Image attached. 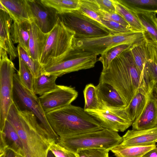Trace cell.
<instances>
[{"label": "cell", "mask_w": 157, "mask_h": 157, "mask_svg": "<svg viewBox=\"0 0 157 157\" xmlns=\"http://www.w3.org/2000/svg\"><path fill=\"white\" fill-rule=\"evenodd\" d=\"M156 11H157V10H156Z\"/></svg>", "instance_id": "cell-47"}, {"label": "cell", "mask_w": 157, "mask_h": 157, "mask_svg": "<svg viewBox=\"0 0 157 157\" xmlns=\"http://www.w3.org/2000/svg\"><path fill=\"white\" fill-rule=\"evenodd\" d=\"M46 157H56L52 151L49 149L48 150Z\"/></svg>", "instance_id": "cell-44"}, {"label": "cell", "mask_w": 157, "mask_h": 157, "mask_svg": "<svg viewBox=\"0 0 157 157\" xmlns=\"http://www.w3.org/2000/svg\"><path fill=\"white\" fill-rule=\"evenodd\" d=\"M75 33L58 18L49 33L40 63L44 67L57 64L66 59L73 50Z\"/></svg>", "instance_id": "cell-4"}, {"label": "cell", "mask_w": 157, "mask_h": 157, "mask_svg": "<svg viewBox=\"0 0 157 157\" xmlns=\"http://www.w3.org/2000/svg\"><path fill=\"white\" fill-rule=\"evenodd\" d=\"M89 110L86 111L104 128L116 132H123L132 125L125 108Z\"/></svg>", "instance_id": "cell-11"}, {"label": "cell", "mask_w": 157, "mask_h": 157, "mask_svg": "<svg viewBox=\"0 0 157 157\" xmlns=\"http://www.w3.org/2000/svg\"><path fill=\"white\" fill-rule=\"evenodd\" d=\"M59 138L58 144L75 153L80 150L92 148L111 151L122 140L117 132L107 128Z\"/></svg>", "instance_id": "cell-5"}, {"label": "cell", "mask_w": 157, "mask_h": 157, "mask_svg": "<svg viewBox=\"0 0 157 157\" xmlns=\"http://www.w3.org/2000/svg\"><path fill=\"white\" fill-rule=\"evenodd\" d=\"M78 10L82 13L96 21L104 26L101 23L100 17L98 14L84 3L82 0H80V6Z\"/></svg>", "instance_id": "cell-39"}, {"label": "cell", "mask_w": 157, "mask_h": 157, "mask_svg": "<svg viewBox=\"0 0 157 157\" xmlns=\"http://www.w3.org/2000/svg\"><path fill=\"white\" fill-rule=\"evenodd\" d=\"M17 155L13 151L8 149L0 153V157H17Z\"/></svg>", "instance_id": "cell-41"}, {"label": "cell", "mask_w": 157, "mask_h": 157, "mask_svg": "<svg viewBox=\"0 0 157 157\" xmlns=\"http://www.w3.org/2000/svg\"><path fill=\"white\" fill-rule=\"evenodd\" d=\"M116 12L134 30L140 32H144L136 12L126 5L120 0H113Z\"/></svg>", "instance_id": "cell-24"}, {"label": "cell", "mask_w": 157, "mask_h": 157, "mask_svg": "<svg viewBox=\"0 0 157 157\" xmlns=\"http://www.w3.org/2000/svg\"><path fill=\"white\" fill-rule=\"evenodd\" d=\"M30 22L26 21L18 23L13 21L10 31L13 43H18L29 52Z\"/></svg>", "instance_id": "cell-23"}, {"label": "cell", "mask_w": 157, "mask_h": 157, "mask_svg": "<svg viewBox=\"0 0 157 157\" xmlns=\"http://www.w3.org/2000/svg\"><path fill=\"white\" fill-rule=\"evenodd\" d=\"M47 119L59 137L69 136L104 129L84 109L70 104L48 113Z\"/></svg>", "instance_id": "cell-3"}, {"label": "cell", "mask_w": 157, "mask_h": 157, "mask_svg": "<svg viewBox=\"0 0 157 157\" xmlns=\"http://www.w3.org/2000/svg\"><path fill=\"white\" fill-rule=\"evenodd\" d=\"M19 68L17 74L19 79L23 86L33 92V85L34 77L30 70L19 57Z\"/></svg>", "instance_id": "cell-32"}, {"label": "cell", "mask_w": 157, "mask_h": 157, "mask_svg": "<svg viewBox=\"0 0 157 157\" xmlns=\"http://www.w3.org/2000/svg\"><path fill=\"white\" fill-rule=\"evenodd\" d=\"M49 34L43 32L33 20L30 22L29 50L34 60L40 61Z\"/></svg>", "instance_id": "cell-20"}, {"label": "cell", "mask_w": 157, "mask_h": 157, "mask_svg": "<svg viewBox=\"0 0 157 157\" xmlns=\"http://www.w3.org/2000/svg\"><path fill=\"white\" fill-rule=\"evenodd\" d=\"M78 95V92L74 87L57 85L55 89L40 96L39 98L46 114L71 104Z\"/></svg>", "instance_id": "cell-12"}, {"label": "cell", "mask_w": 157, "mask_h": 157, "mask_svg": "<svg viewBox=\"0 0 157 157\" xmlns=\"http://www.w3.org/2000/svg\"><path fill=\"white\" fill-rule=\"evenodd\" d=\"M144 32L131 33H111L108 35L92 38L75 37L74 50H81L101 55L115 46L123 44L132 45L144 40Z\"/></svg>", "instance_id": "cell-7"}, {"label": "cell", "mask_w": 157, "mask_h": 157, "mask_svg": "<svg viewBox=\"0 0 157 157\" xmlns=\"http://www.w3.org/2000/svg\"><path fill=\"white\" fill-rule=\"evenodd\" d=\"M131 46L126 44L117 45L110 48L102 53L98 59V60L102 64V71L107 70L113 60L124 51L129 49Z\"/></svg>", "instance_id": "cell-30"}, {"label": "cell", "mask_w": 157, "mask_h": 157, "mask_svg": "<svg viewBox=\"0 0 157 157\" xmlns=\"http://www.w3.org/2000/svg\"><path fill=\"white\" fill-rule=\"evenodd\" d=\"M109 151L105 149L92 148L80 150L76 153L78 157H110Z\"/></svg>", "instance_id": "cell-36"}, {"label": "cell", "mask_w": 157, "mask_h": 157, "mask_svg": "<svg viewBox=\"0 0 157 157\" xmlns=\"http://www.w3.org/2000/svg\"><path fill=\"white\" fill-rule=\"evenodd\" d=\"M44 4L55 9L58 14L78 10L80 0H41Z\"/></svg>", "instance_id": "cell-27"}, {"label": "cell", "mask_w": 157, "mask_h": 157, "mask_svg": "<svg viewBox=\"0 0 157 157\" xmlns=\"http://www.w3.org/2000/svg\"><path fill=\"white\" fill-rule=\"evenodd\" d=\"M153 20L155 22L157 25V18L156 17V15L154 16Z\"/></svg>", "instance_id": "cell-45"}, {"label": "cell", "mask_w": 157, "mask_h": 157, "mask_svg": "<svg viewBox=\"0 0 157 157\" xmlns=\"http://www.w3.org/2000/svg\"><path fill=\"white\" fill-rule=\"evenodd\" d=\"M18 57H20L30 70L34 78L37 77L45 72L44 68L39 61L34 60L24 48L18 44Z\"/></svg>", "instance_id": "cell-29"}, {"label": "cell", "mask_w": 157, "mask_h": 157, "mask_svg": "<svg viewBox=\"0 0 157 157\" xmlns=\"http://www.w3.org/2000/svg\"><path fill=\"white\" fill-rule=\"evenodd\" d=\"M58 16L67 27L74 32L75 37L92 38L112 33L103 25L78 10L58 14Z\"/></svg>", "instance_id": "cell-9"}, {"label": "cell", "mask_w": 157, "mask_h": 157, "mask_svg": "<svg viewBox=\"0 0 157 157\" xmlns=\"http://www.w3.org/2000/svg\"><path fill=\"white\" fill-rule=\"evenodd\" d=\"M96 88L99 109L126 107L125 103L120 95L110 85L99 82Z\"/></svg>", "instance_id": "cell-15"}, {"label": "cell", "mask_w": 157, "mask_h": 157, "mask_svg": "<svg viewBox=\"0 0 157 157\" xmlns=\"http://www.w3.org/2000/svg\"><path fill=\"white\" fill-rule=\"evenodd\" d=\"M0 131L2 130L10 109L13 102V76L15 68L7 52L0 50Z\"/></svg>", "instance_id": "cell-8"}, {"label": "cell", "mask_w": 157, "mask_h": 157, "mask_svg": "<svg viewBox=\"0 0 157 157\" xmlns=\"http://www.w3.org/2000/svg\"><path fill=\"white\" fill-rule=\"evenodd\" d=\"M101 24L113 34L131 33H140L118 22L101 18Z\"/></svg>", "instance_id": "cell-33"}, {"label": "cell", "mask_w": 157, "mask_h": 157, "mask_svg": "<svg viewBox=\"0 0 157 157\" xmlns=\"http://www.w3.org/2000/svg\"><path fill=\"white\" fill-rule=\"evenodd\" d=\"M145 39L143 41L133 44L129 48L135 63L143 78L145 67L148 61L145 46Z\"/></svg>", "instance_id": "cell-28"}, {"label": "cell", "mask_w": 157, "mask_h": 157, "mask_svg": "<svg viewBox=\"0 0 157 157\" xmlns=\"http://www.w3.org/2000/svg\"><path fill=\"white\" fill-rule=\"evenodd\" d=\"M0 47L7 52L12 61L18 56L17 48L14 45L10 32L13 20L7 12L0 9Z\"/></svg>", "instance_id": "cell-18"}, {"label": "cell", "mask_w": 157, "mask_h": 157, "mask_svg": "<svg viewBox=\"0 0 157 157\" xmlns=\"http://www.w3.org/2000/svg\"><path fill=\"white\" fill-rule=\"evenodd\" d=\"M96 54L81 50H74L63 61L44 67L48 73L61 76L66 74L93 68L97 62Z\"/></svg>", "instance_id": "cell-10"}, {"label": "cell", "mask_w": 157, "mask_h": 157, "mask_svg": "<svg viewBox=\"0 0 157 157\" xmlns=\"http://www.w3.org/2000/svg\"><path fill=\"white\" fill-rule=\"evenodd\" d=\"M142 157H157V147H156L151 150L144 154Z\"/></svg>", "instance_id": "cell-42"}, {"label": "cell", "mask_w": 157, "mask_h": 157, "mask_svg": "<svg viewBox=\"0 0 157 157\" xmlns=\"http://www.w3.org/2000/svg\"><path fill=\"white\" fill-rule=\"evenodd\" d=\"M13 80V102L20 109L26 110L32 112L36 116L50 139L58 144L59 137L54 131L49 123L39 97L23 86L19 79L17 74H14Z\"/></svg>", "instance_id": "cell-6"}, {"label": "cell", "mask_w": 157, "mask_h": 157, "mask_svg": "<svg viewBox=\"0 0 157 157\" xmlns=\"http://www.w3.org/2000/svg\"><path fill=\"white\" fill-rule=\"evenodd\" d=\"M144 81L149 88L157 82V64L147 61L144 69Z\"/></svg>", "instance_id": "cell-34"}, {"label": "cell", "mask_w": 157, "mask_h": 157, "mask_svg": "<svg viewBox=\"0 0 157 157\" xmlns=\"http://www.w3.org/2000/svg\"><path fill=\"white\" fill-rule=\"evenodd\" d=\"M100 82L113 86L128 106L140 86L143 78L133 60L130 51H124L111 62L109 68L102 71Z\"/></svg>", "instance_id": "cell-2"}, {"label": "cell", "mask_w": 157, "mask_h": 157, "mask_svg": "<svg viewBox=\"0 0 157 157\" xmlns=\"http://www.w3.org/2000/svg\"><path fill=\"white\" fill-rule=\"evenodd\" d=\"M17 157H22V156H21L17 155Z\"/></svg>", "instance_id": "cell-46"}, {"label": "cell", "mask_w": 157, "mask_h": 157, "mask_svg": "<svg viewBox=\"0 0 157 157\" xmlns=\"http://www.w3.org/2000/svg\"><path fill=\"white\" fill-rule=\"evenodd\" d=\"M0 4L4 6V10L9 14L13 21L20 23L32 20L28 0H0Z\"/></svg>", "instance_id": "cell-19"}, {"label": "cell", "mask_w": 157, "mask_h": 157, "mask_svg": "<svg viewBox=\"0 0 157 157\" xmlns=\"http://www.w3.org/2000/svg\"><path fill=\"white\" fill-rule=\"evenodd\" d=\"M85 111L100 109L96 86L92 83L87 84L83 90Z\"/></svg>", "instance_id": "cell-31"}, {"label": "cell", "mask_w": 157, "mask_h": 157, "mask_svg": "<svg viewBox=\"0 0 157 157\" xmlns=\"http://www.w3.org/2000/svg\"><path fill=\"white\" fill-rule=\"evenodd\" d=\"M126 5L132 8L136 13L145 36L153 41L157 42V25L153 20L154 16L157 13L156 10Z\"/></svg>", "instance_id": "cell-22"}, {"label": "cell", "mask_w": 157, "mask_h": 157, "mask_svg": "<svg viewBox=\"0 0 157 157\" xmlns=\"http://www.w3.org/2000/svg\"><path fill=\"white\" fill-rule=\"evenodd\" d=\"M0 134V153L9 149L17 155L24 157L22 141L14 127L7 120Z\"/></svg>", "instance_id": "cell-17"}, {"label": "cell", "mask_w": 157, "mask_h": 157, "mask_svg": "<svg viewBox=\"0 0 157 157\" xmlns=\"http://www.w3.org/2000/svg\"><path fill=\"white\" fill-rule=\"evenodd\" d=\"M58 76L45 72L40 76L34 78L33 92L35 95L41 96L48 93L57 86L56 81Z\"/></svg>", "instance_id": "cell-25"}, {"label": "cell", "mask_w": 157, "mask_h": 157, "mask_svg": "<svg viewBox=\"0 0 157 157\" xmlns=\"http://www.w3.org/2000/svg\"><path fill=\"white\" fill-rule=\"evenodd\" d=\"M32 15V20L44 33H49L56 25L57 11L46 5L41 0H28Z\"/></svg>", "instance_id": "cell-13"}, {"label": "cell", "mask_w": 157, "mask_h": 157, "mask_svg": "<svg viewBox=\"0 0 157 157\" xmlns=\"http://www.w3.org/2000/svg\"><path fill=\"white\" fill-rule=\"evenodd\" d=\"M153 86L147 89L140 86L129 105L125 108L126 112L132 123L144 110Z\"/></svg>", "instance_id": "cell-21"}, {"label": "cell", "mask_w": 157, "mask_h": 157, "mask_svg": "<svg viewBox=\"0 0 157 157\" xmlns=\"http://www.w3.org/2000/svg\"><path fill=\"white\" fill-rule=\"evenodd\" d=\"M156 147V145L122 147L119 145L111 151L116 157H142L146 153Z\"/></svg>", "instance_id": "cell-26"}, {"label": "cell", "mask_w": 157, "mask_h": 157, "mask_svg": "<svg viewBox=\"0 0 157 157\" xmlns=\"http://www.w3.org/2000/svg\"><path fill=\"white\" fill-rule=\"evenodd\" d=\"M153 93L154 96L157 99V82L154 85L153 89Z\"/></svg>", "instance_id": "cell-43"}, {"label": "cell", "mask_w": 157, "mask_h": 157, "mask_svg": "<svg viewBox=\"0 0 157 157\" xmlns=\"http://www.w3.org/2000/svg\"><path fill=\"white\" fill-rule=\"evenodd\" d=\"M119 145L122 147L155 145L157 142V126L144 130H128L122 136Z\"/></svg>", "instance_id": "cell-16"}, {"label": "cell", "mask_w": 157, "mask_h": 157, "mask_svg": "<svg viewBox=\"0 0 157 157\" xmlns=\"http://www.w3.org/2000/svg\"><path fill=\"white\" fill-rule=\"evenodd\" d=\"M124 4L132 6L155 8L157 10V0H121Z\"/></svg>", "instance_id": "cell-38"}, {"label": "cell", "mask_w": 157, "mask_h": 157, "mask_svg": "<svg viewBox=\"0 0 157 157\" xmlns=\"http://www.w3.org/2000/svg\"><path fill=\"white\" fill-rule=\"evenodd\" d=\"M153 89L144 110L132 123L133 130H147L157 126V99L153 94Z\"/></svg>", "instance_id": "cell-14"}, {"label": "cell", "mask_w": 157, "mask_h": 157, "mask_svg": "<svg viewBox=\"0 0 157 157\" xmlns=\"http://www.w3.org/2000/svg\"><path fill=\"white\" fill-rule=\"evenodd\" d=\"M93 1L101 10L109 13H116L113 0Z\"/></svg>", "instance_id": "cell-40"}, {"label": "cell", "mask_w": 157, "mask_h": 157, "mask_svg": "<svg viewBox=\"0 0 157 157\" xmlns=\"http://www.w3.org/2000/svg\"><path fill=\"white\" fill-rule=\"evenodd\" d=\"M13 102L6 120L14 127L22 141L24 157H46L51 144L54 142L32 112L20 109Z\"/></svg>", "instance_id": "cell-1"}, {"label": "cell", "mask_w": 157, "mask_h": 157, "mask_svg": "<svg viewBox=\"0 0 157 157\" xmlns=\"http://www.w3.org/2000/svg\"><path fill=\"white\" fill-rule=\"evenodd\" d=\"M49 149L56 157H78L76 153L69 151L55 142L51 144Z\"/></svg>", "instance_id": "cell-37"}, {"label": "cell", "mask_w": 157, "mask_h": 157, "mask_svg": "<svg viewBox=\"0 0 157 157\" xmlns=\"http://www.w3.org/2000/svg\"><path fill=\"white\" fill-rule=\"evenodd\" d=\"M145 36V46L148 61L157 64V42Z\"/></svg>", "instance_id": "cell-35"}]
</instances>
